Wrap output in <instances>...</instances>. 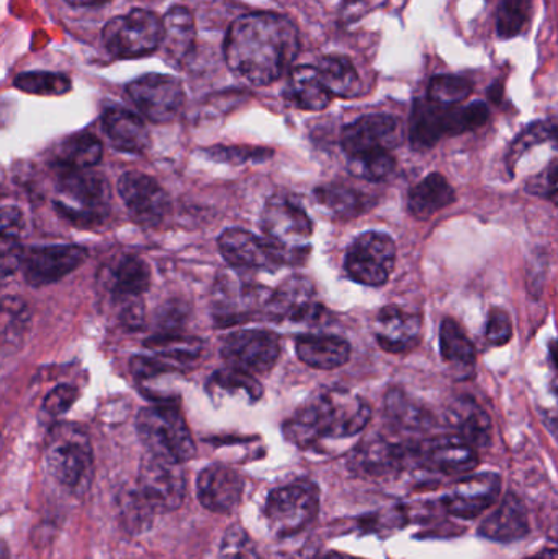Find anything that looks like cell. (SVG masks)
<instances>
[{
  "mask_svg": "<svg viewBox=\"0 0 558 559\" xmlns=\"http://www.w3.org/2000/svg\"><path fill=\"white\" fill-rule=\"evenodd\" d=\"M300 52L297 26L278 13L239 16L225 39L228 68L256 87H264L290 71Z\"/></svg>",
  "mask_w": 558,
  "mask_h": 559,
  "instance_id": "6da1fadb",
  "label": "cell"
},
{
  "mask_svg": "<svg viewBox=\"0 0 558 559\" xmlns=\"http://www.w3.org/2000/svg\"><path fill=\"white\" fill-rule=\"evenodd\" d=\"M372 409L363 397L346 390H321L284 424V436L300 449L321 440L349 439L366 429Z\"/></svg>",
  "mask_w": 558,
  "mask_h": 559,
  "instance_id": "7a4b0ae2",
  "label": "cell"
},
{
  "mask_svg": "<svg viewBox=\"0 0 558 559\" xmlns=\"http://www.w3.org/2000/svg\"><path fill=\"white\" fill-rule=\"evenodd\" d=\"M488 118L490 110L484 102H474L467 107H442L428 98L416 100L409 120V140L416 150H429L442 138L484 127Z\"/></svg>",
  "mask_w": 558,
  "mask_h": 559,
  "instance_id": "3957f363",
  "label": "cell"
},
{
  "mask_svg": "<svg viewBox=\"0 0 558 559\" xmlns=\"http://www.w3.org/2000/svg\"><path fill=\"white\" fill-rule=\"evenodd\" d=\"M136 430L147 453L157 459L182 465L195 455V443L189 426L179 407L173 403L154 404L141 409Z\"/></svg>",
  "mask_w": 558,
  "mask_h": 559,
  "instance_id": "277c9868",
  "label": "cell"
},
{
  "mask_svg": "<svg viewBox=\"0 0 558 559\" xmlns=\"http://www.w3.org/2000/svg\"><path fill=\"white\" fill-rule=\"evenodd\" d=\"M110 187L92 169L66 170L56 186L55 206L66 219L79 226L98 225L110 212Z\"/></svg>",
  "mask_w": 558,
  "mask_h": 559,
  "instance_id": "5b68a950",
  "label": "cell"
},
{
  "mask_svg": "<svg viewBox=\"0 0 558 559\" xmlns=\"http://www.w3.org/2000/svg\"><path fill=\"white\" fill-rule=\"evenodd\" d=\"M46 465L64 488L82 491L94 475V452L87 432L78 424H59L46 440Z\"/></svg>",
  "mask_w": 558,
  "mask_h": 559,
  "instance_id": "8992f818",
  "label": "cell"
},
{
  "mask_svg": "<svg viewBox=\"0 0 558 559\" xmlns=\"http://www.w3.org/2000/svg\"><path fill=\"white\" fill-rule=\"evenodd\" d=\"M223 259L238 271L277 272L284 265H301L311 248H285L271 239H261L245 229H226L218 239Z\"/></svg>",
  "mask_w": 558,
  "mask_h": 559,
  "instance_id": "52a82bcc",
  "label": "cell"
},
{
  "mask_svg": "<svg viewBox=\"0 0 558 559\" xmlns=\"http://www.w3.org/2000/svg\"><path fill=\"white\" fill-rule=\"evenodd\" d=\"M161 36L163 25L159 16L143 9L115 16L102 32L108 52L118 59H136L151 55L159 48Z\"/></svg>",
  "mask_w": 558,
  "mask_h": 559,
  "instance_id": "ba28073f",
  "label": "cell"
},
{
  "mask_svg": "<svg viewBox=\"0 0 558 559\" xmlns=\"http://www.w3.org/2000/svg\"><path fill=\"white\" fill-rule=\"evenodd\" d=\"M271 292L259 283L245 277L242 271H223L213 288V319L219 328L249 321L259 309L264 308Z\"/></svg>",
  "mask_w": 558,
  "mask_h": 559,
  "instance_id": "9c48e42d",
  "label": "cell"
},
{
  "mask_svg": "<svg viewBox=\"0 0 558 559\" xmlns=\"http://www.w3.org/2000/svg\"><path fill=\"white\" fill-rule=\"evenodd\" d=\"M318 506L320 498L317 486L311 483H292L269 495L264 508L265 521L275 537H294L311 524Z\"/></svg>",
  "mask_w": 558,
  "mask_h": 559,
  "instance_id": "30bf717a",
  "label": "cell"
},
{
  "mask_svg": "<svg viewBox=\"0 0 558 559\" xmlns=\"http://www.w3.org/2000/svg\"><path fill=\"white\" fill-rule=\"evenodd\" d=\"M396 246L385 233L360 235L347 249L344 269L354 282L366 286H382L395 267Z\"/></svg>",
  "mask_w": 558,
  "mask_h": 559,
  "instance_id": "8fae6325",
  "label": "cell"
},
{
  "mask_svg": "<svg viewBox=\"0 0 558 559\" xmlns=\"http://www.w3.org/2000/svg\"><path fill=\"white\" fill-rule=\"evenodd\" d=\"M180 466L150 453L141 463L136 492L153 514L177 511L182 506L187 483Z\"/></svg>",
  "mask_w": 558,
  "mask_h": 559,
  "instance_id": "7c38bea8",
  "label": "cell"
},
{
  "mask_svg": "<svg viewBox=\"0 0 558 559\" xmlns=\"http://www.w3.org/2000/svg\"><path fill=\"white\" fill-rule=\"evenodd\" d=\"M222 357L228 368L245 373L265 374L281 357V342L269 331L249 329L229 334L223 342Z\"/></svg>",
  "mask_w": 558,
  "mask_h": 559,
  "instance_id": "4fadbf2b",
  "label": "cell"
},
{
  "mask_svg": "<svg viewBox=\"0 0 558 559\" xmlns=\"http://www.w3.org/2000/svg\"><path fill=\"white\" fill-rule=\"evenodd\" d=\"M127 91L138 110L153 123L174 120L186 104L182 84L173 75L146 74L130 82Z\"/></svg>",
  "mask_w": 558,
  "mask_h": 559,
  "instance_id": "5bb4252c",
  "label": "cell"
},
{
  "mask_svg": "<svg viewBox=\"0 0 558 559\" xmlns=\"http://www.w3.org/2000/svg\"><path fill=\"white\" fill-rule=\"evenodd\" d=\"M264 235L285 248H307L313 235V222L300 203L287 195H275L265 203L261 216Z\"/></svg>",
  "mask_w": 558,
  "mask_h": 559,
  "instance_id": "9a60e30c",
  "label": "cell"
},
{
  "mask_svg": "<svg viewBox=\"0 0 558 559\" xmlns=\"http://www.w3.org/2000/svg\"><path fill=\"white\" fill-rule=\"evenodd\" d=\"M403 141L402 123L392 115H366L347 124L341 134L344 153L354 157L382 153L399 147Z\"/></svg>",
  "mask_w": 558,
  "mask_h": 559,
  "instance_id": "2e32d148",
  "label": "cell"
},
{
  "mask_svg": "<svg viewBox=\"0 0 558 559\" xmlns=\"http://www.w3.org/2000/svg\"><path fill=\"white\" fill-rule=\"evenodd\" d=\"M118 190L128 212L140 225L153 228L169 215L170 200L166 190L146 174H124L118 182Z\"/></svg>",
  "mask_w": 558,
  "mask_h": 559,
  "instance_id": "e0dca14e",
  "label": "cell"
},
{
  "mask_svg": "<svg viewBox=\"0 0 558 559\" xmlns=\"http://www.w3.org/2000/svg\"><path fill=\"white\" fill-rule=\"evenodd\" d=\"M87 251L79 246H48L23 252V277L33 286L59 282L84 264Z\"/></svg>",
  "mask_w": 558,
  "mask_h": 559,
  "instance_id": "ac0fdd59",
  "label": "cell"
},
{
  "mask_svg": "<svg viewBox=\"0 0 558 559\" xmlns=\"http://www.w3.org/2000/svg\"><path fill=\"white\" fill-rule=\"evenodd\" d=\"M314 285L304 275H294L277 286L269 295L262 314L269 321L301 322L305 319L317 318L321 311L320 305L314 302Z\"/></svg>",
  "mask_w": 558,
  "mask_h": 559,
  "instance_id": "d6986e66",
  "label": "cell"
},
{
  "mask_svg": "<svg viewBox=\"0 0 558 559\" xmlns=\"http://www.w3.org/2000/svg\"><path fill=\"white\" fill-rule=\"evenodd\" d=\"M501 491L500 476L480 473L459 481L442 499L449 514L459 519H475L497 502Z\"/></svg>",
  "mask_w": 558,
  "mask_h": 559,
  "instance_id": "ffe728a7",
  "label": "cell"
},
{
  "mask_svg": "<svg viewBox=\"0 0 558 559\" xmlns=\"http://www.w3.org/2000/svg\"><path fill=\"white\" fill-rule=\"evenodd\" d=\"M197 495L203 508L216 514H229L241 502L245 479L229 466L212 465L200 473Z\"/></svg>",
  "mask_w": 558,
  "mask_h": 559,
  "instance_id": "44dd1931",
  "label": "cell"
},
{
  "mask_svg": "<svg viewBox=\"0 0 558 559\" xmlns=\"http://www.w3.org/2000/svg\"><path fill=\"white\" fill-rule=\"evenodd\" d=\"M373 329L383 350L403 354L416 347L422 338V316L405 311L399 306H385L377 314Z\"/></svg>",
  "mask_w": 558,
  "mask_h": 559,
  "instance_id": "7402d4cb",
  "label": "cell"
},
{
  "mask_svg": "<svg viewBox=\"0 0 558 559\" xmlns=\"http://www.w3.org/2000/svg\"><path fill=\"white\" fill-rule=\"evenodd\" d=\"M418 456L446 475H461L478 466L477 450L459 436L436 437L418 450Z\"/></svg>",
  "mask_w": 558,
  "mask_h": 559,
  "instance_id": "603a6c76",
  "label": "cell"
},
{
  "mask_svg": "<svg viewBox=\"0 0 558 559\" xmlns=\"http://www.w3.org/2000/svg\"><path fill=\"white\" fill-rule=\"evenodd\" d=\"M482 537L488 540L511 544L521 540L530 532L526 506L514 495H508L501 504L480 525Z\"/></svg>",
  "mask_w": 558,
  "mask_h": 559,
  "instance_id": "cb8c5ba5",
  "label": "cell"
},
{
  "mask_svg": "<svg viewBox=\"0 0 558 559\" xmlns=\"http://www.w3.org/2000/svg\"><path fill=\"white\" fill-rule=\"evenodd\" d=\"M298 358L314 370H336L349 361L351 345L340 335L305 334L295 342Z\"/></svg>",
  "mask_w": 558,
  "mask_h": 559,
  "instance_id": "d4e9b609",
  "label": "cell"
},
{
  "mask_svg": "<svg viewBox=\"0 0 558 559\" xmlns=\"http://www.w3.org/2000/svg\"><path fill=\"white\" fill-rule=\"evenodd\" d=\"M108 140L121 153L143 154L150 150L151 136L146 124L124 108H108L102 117Z\"/></svg>",
  "mask_w": 558,
  "mask_h": 559,
  "instance_id": "484cf974",
  "label": "cell"
},
{
  "mask_svg": "<svg viewBox=\"0 0 558 559\" xmlns=\"http://www.w3.org/2000/svg\"><path fill=\"white\" fill-rule=\"evenodd\" d=\"M163 36L161 45L167 58L174 62H182L189 58L195 46V20L186 7H173L161 20Z\"/></svg>",
  "mask_w": 558,
  "mask_h": 559,
  "instance_id": "4316f807",
  "label": "cell"
},
{
  "mask_svg": "<svg viewBox=\"0 0 558 559\" xmlns=\"http://www.w3.org/2000/svg\"><path fill=\"white\" fill-rule=\"evenodd\" d=\"M284 98L305 111L324 110L333 100L313 66H298L292 69Z\"/></svg>",
  "mask_w": 558,
  "mask_h": 559,
  "instance_id": "83f0119b",
  "label": "cell"
},
{
  "mask_svg": "<svg viewBox=\"0 0 558 559\" xmlns=\"http://www.w3.org/2000/svg\"><path fill=\"white\" fill-rule=\"evenodd\" d=\"M455 202L454 187L442 174L425 177L409 190L408 209L415 218L428 219Z\"/></svg>",
  "mask_w": 558,
  "mask_h": 559,
  "instance_id": "f1b7e54d",
  "label": "cell"
},
{
  "mask_svg": "<svg viewBox=\"0 0 558 559\" xmlns=\"http://www.w3.org/2000/svg\"><path fill=\"white\" fill-rule=\"evenodd\" d=\"M441 355L446 364L458 377L467 378L474 373L477 364V350L464 329L454 319H444L439 332Z\"/></svg>",
  "mask_w": 558,
  "mask_h": 559,
  "instance_id": "f546056e",
  "label": "cell"
},
{
  "mask_svg": "<svg viewBox=\"0 0 558 559\" xmlns=\"http://www.w3.org/2000/svg\"><path fill=\"white\" fill-rule=\"evenodd\" d=\"M406 460V450L389 440H372L354 452L351 466L360 475L383 476L400 468Z\"/></svg>",
  "mask_w": 558,
  "mask_h": 559,
  "instance_id": "4dcf8cb0",
  "label": "cell"
},
{
  "mask_svg": "<svg viewBox=\"0 0 558 559\" xmlns=\"http://www.w3.org/2000/svg\"><path fill=\"white\" fill-rule=\"evenodd\" d=\"M104 147L94 134L82 133L62 141L55 151V166L66 170L92 169L102 159Z\"/></svg>",
  "mask_w": 558,
  "mask_h": 559,
  "instance_id": "1f68e13d",
  "label": "cell"
},
{
  "mask_svg": "<svg viewBox=\"0 0 558 559\" xmlns=\"http://www.w3.org/2000/svg\"><path fill=\"white\" fill-rule=\"evenodd\" d=\"M331 97L354 98L360 94V79L353 62L343 56H327L317 68Z\"/></svg>",
  "mask_w": 558,
  "mask_h": 559,
  "instance_id": "d6a6232c",
  "label": "cell"
},
{
  "mask_svg": "<svg viewBox=\"0 0 558 559\" xmlns=\"http://www.w3.org/2000/svg\"><path fill=\"white\" fill-rule=\"evenodd\" d=\"M317 199L328 212L343 218L363 215L373 205V200L369 195L344 183L318 187Z\"/></svg>",
  "mask_w": 558,
  "mask_h": 559,
  "instance_id": "836d02e7",
  "label": "cell"
},
{
  "mask_svg": "<svg viewBox=\"0 0 558 559\" xmlns=\"http://www.w3.org/2000/svg\"><path fill=\"white\" fill-rule=\"evenodd\" d=\"M151 285V271L143 259L123 255L110 271L111 292L120 298H136Z\"/></svg>",
  "mask_w": 558,
  "mask_h": 559,
  "instance_id": "e575fe53",
  "label": "cell"
},
{
  "mask_svg": "<svg viewBox=\"0 0 558 559\" xmlns=\"http://www.w3.org/2000/svg\"><path fill=\"white\" fill-rule=\"evenodd\" d=\"M455 427L461 432V439H464L468 445L487 447L491 440V420L488 414L478 406L475 401L462 400L455 404L454 409Z\"/></svg>",
  "mask_w": 558,
  "mask_h": 559,
  "instance_id": "d590c367",
  "label": "cell"
},
{
  "mask_svg": "<svg viewBox=\"0 0 558 559\" xmlns=\"http://www.w3.org/2000/svg\"><path fill=\"white\" fill-rule=\"evenodd\" d=\"M144 347L153 352L156 358L163 360L164 364L190 365L199 360L203 345L199 338L167 334L150 338V341L144 342Z\"/></svg>",
  "mask_w": 558,
  "mask_h": 559,
  "instance_id": "8d00e7d4",
  "label": "cell"
},
{
  "mask_svg": "<svg viewBox=\"0 0 558 559\" xmlns=\"http://www.w3.org/2000/svg\"><path fill=\"white\" fill-rule=\"evenodd\" d=\"M29 321L32 314L23 299L3 296L0 299V344H20L29 329Z\"/></svg>",
  "mask_w": 558,
  "mask_h": 559,
  "instance_id": "74e56055",
  "label": "cell"
},
{
  "mask_svg": "<svg viewBox=\"0 0 558 559\" xmlns=\"http://www.w3.org/2000/svg\"><path fill=\"white\" fill-rule=\"evenodd\" d=\"M387 416L402 429L422 430L431 426V417L403 391L392 390L387 394Z\"/></svg>",
  "mask_w": 558,
  "mask_h": 559,
  "instance_id": "f35d334b",
  "label": "cell"
},
{
  "mask_svg": "<svg viewBox=\"0 0 558 559\" xmlns=\"http://www.w3.org/2000/svg\"><path fill=\"white\" fill-rule=\"evenodd\" d=\"M19 91L25 94L43 95V97H58L71 91V79L58 72L33 71L22 72L13 81Z\"/></svg>",
  "mask_w": 558,
  "mask_h": 559,
  "instance_id": "ab89813d",
  "label": "cell"
},
{
  "mask_svg": "<svg viewBox=\"0 0 558 559\" xmlns=\"http://www.w3.org/2000/svg\"><path fill=\"white\" fill-rule=\"evenodd\" d=\"M474 91V84L468 79L459 75H436L428 85V100L442 107H458L467 100Z\"/></svg>",
  "mask_w": 558,
  "mask_h": 559,
  "instance_id": "60d3db41",
  "label": "cell"
},
{
  "mask_svg": "<svg viewBox=\"0 0 558 559\" xmlns=\"http://www.w3.org/2000/svg\"><path fill=\"white\" fill-rule=\"evenodd\" d=\"M533 15V0H503L497 13V32L511 39L524 32Z\"/></svg>",
  "mask_w": 558,
  "mask_h": 559,
  "instance_id": "b9f144b4",
  "label": "cell"
},
{
  "mask_svg": "<svg viewBox=\"0 0 558 559\" xmlns=\"http://www.w3.org/2000/svg\"><path fill=\"white\" fill-rule=\"evenodd\" d=\"M556 124H554L553 121H537V123L527 127L526 130L518 136V140L514 141L510 153H508L507 163L511 174H513V167L517 166L518 160H520L527 151L541 146V144L549 143V141H556Z\"/></svg>",
  "mask_w": 558,
  "mask_h": 559,
  "instance_id": "7bdbcfd3",
  "label": "cell"
},
{
  "mask_svg": "<svg viewBox=\"0 0 558 559\" xmlns=\"http://www.w3.org/2000/svg\"><path fill=\"white\" fill-rule=\"evenodd\" d=\"M396 169L395 157L389 151L382 153L367 154V156L354 157L351 159V170L357 177L370 180V182H380L389 179Z\"/></svg>",
  "mask_w": 558,
  "mask_h": 559,
  "instance_id": "ee69618b",
  "label": "cell"
},
{
  "mask_svg": "<svg viewBox=\"0 0 558 559\" xmlns=\"http://www.w3.org/2000/svg\"><path fill=\"white\" fill-rule=\"evenodd\" d=\"M218 559H259L254 542L241 525H233L226 531Z\"/></svg>",
  "mask_w": 558,
  "mask_h": 559,
  "instance_id": "f6af8a7d",
  "label": "cell"
},
{
  "mask_svg": "<svg viewBox=\"0 0 558 559\" xmlns=\"http://www.w3.org/2000/svg\"><path fill=\"white\" fill-rule=\"evenodd\" d=\"M215 381L216 386L223 388V390L245 391L251 403L261 400L262 393H264L256 377L245 373V371L233 370V368L216 373Z\"/></svg>",
  "mask_w": 558,
  "mask_h": 559,
  "instance_id": "bcb514c9",
  "label": "cell"
},
{
  "mask_svg": "<svg viewBox=\"0 0 558 559\" xmlns=\"http://www.w3.org/2000/svg\"><path fill=\"white\" fill-rule=\"evenodd\" d=\"M23 251L13 239H0V288L22 269Z\"/></svg>",
  "mask_w": 558,
  "mask_h": 559,
  "instance_id": "7dc6e473",
  "label": "cell"
},
{
  "mask_svg": "<svg viewBox=\"0 0 558 559\" xmlns=\"http://www.w3.org/2000/svg\"><path fill=\"white\" fill-rule=\"evenodd\" d=\"M511 337H513V325H511L510 314L500 308L491 309L487 322L488 342L501 347V345H507Z\"/></svg>",
  "mask_w": 558,
  "mask_h": 559,
  "instance_id": "c3c4849f",
  "label": "cell"
},
{
  "mask_svg": "<svg viewBox=\"0 0 558 559\" xmlns=\"http://www.w3.org/2000/svg\"><path fill=\"white\" fill-rule=\"evenodd\" d=\"M526 192L531 195L541 197V199L550 200L556 203L557 200V160H550L549 166L546 170L539 174V176L533 177L527 182Z\"/></svg>",
  "mask_w": 558,
  "mask_h": 559,
  "instance_id": "681fc988",
  "label": "cell"
},
{
  "mask_svg": "<svg viewBox=\"0 0 558 559\" xmlns=\"http://www.w3.org/2000/svg\"><path fill=\"white\" fill-rule=\"evenodd\" d=\"M213 159L225 160V163L241 164L249 159L265 160L272 156V151L256 150V147H213L209 151Z\"/></svg>",
  "mask_w": 558,
  "mask_h": 559,
  "instance_id": "f907efd6",
  "label": "cell"
},
{
  "mask_svg": "<svg viewBox=\"0 0 558 559\" xmlns=\"http://www.w3.org/2000/svg\"><path fill=\"white\" fill-rule=\"evenodd\" d=\"M78 396V388L61 384V386L55 388V390L46 396L43 407H45L46 413L51 414V416H59V414H64L66 411L71 409Z\"/></svg>",
  "mask_w": 558,
  "mask_h": 559,
  "instance_id": "816d5d0a",
  "label": "cell"
},
{
  "mask_svg": "<svg viewBox=\"0 0 558 559\" xmlns=\"http://www.w3.org/2000/svg\"><path fill=\"white\" fill-rule=\"evenodd\" d=\"M25 228L22 210L16 206H0V239L15 241Z\"/></svg>",
  "mask_w": 558,
  "mask_h": 559,
  "instance_id": "f5cc1de1",
  "label": "cell"
},
{
  "mask_svg": "<svg viewBox=\"0 0 558 559\" xmlns=\"http://www.w3.org/2000/svg\"><path fill=\"white\" fill-rule=\"evenodd\" d=\"M74 7H94L100 5V3L107 2V0H66Z\"/></svg>",
  "mask_w": 558,
  "mask_h": 559,
  "instance_id": "db71d44e",
  "label": "cell"
},
{
  "mask_svg": "<svg viewBox=\"0 0 558 559\" xmlns=\"http://www.w3.org/2000/svg\"><path fill=\"white\" fill-rule=\"evenodd\" d=\"M526 559H557L556 550H544L541 554H537L536 557H531Z\"/></svg>",
  "mask_w": 558,
  "mask_h": 559,
  "instance_id": "11a10c76",
  "label": "cell"
},
{
  "mask_svg": "<svg viewBox=\"0 0 558 559\" xmlns=\"http://www.w3.org/2000/svg\"><path fill=\"white\" fill-rule=\"evenodd\" d=\"M318 559H359V558L347 557V555H343V554H327V555H323V557H320Z\"/></svg>",
  "mask_w": 558,
  "mask_h": 559,
  "instance_id": "9f6ffc18",
  "label": "cell"
},
{
  "mask_svg": "<svg viewBox=\"0 0 558 559\" xmlns=\"http://www.w3.org/2000/svg\"><path fill=\"white\" fill-rule=\"evenodd\" d=\"M0 559H10L9 550H7V545L3 542H0Z\"/></svg>",
  "mask_w": 558,
  "mask_h": 559,
  "instance_id": "6f0895ef",
  "label": "cell"
}]
</instances>
